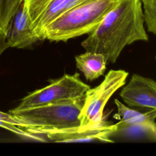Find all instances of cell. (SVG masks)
<instances>
[{
  "label": "cell",
  "mask_w": 156,
  "mask_h": 156,
  "mask_svg": "<svg viewBox=\"0 0 156 156\" xmlns=\"http://www.w3.org/2000/svg\"><path fill=\"white\" fill-rule=\"evenodd\" d=\"M144 24L141 0H116L81 46L86 51L102 54L107 63H115L126 46L149 40Z\"/></svg>",
  "instance_id": "1"
},
{
  "label": "cell",
  "mask_w": 156,
  "mask_h": 156,
  "mask_svg": "<svg viewBox=\"0 0 156 156\" xmlns=\"http://www.w3.org/2000/svg\"><path fill=\"white\" fill-rule=\"evenodd\" d=\"M116 0H93L64 12L44 29L41 40L67 41L96 29Z\"/></svg>",
  "instance_id": "2"
},
{
  "label": "cell",
  "mask_w": 156,
  "mask_h": 156,
  "mask_svg": "<svg viewBox=\"0 0 156 156\" xmlns=\"http://www.w3.org/2000/svg\"><path fill=\"white\" fill-rule=\"evenodd\" d=\"M83 101L84 96L74 99L58 101L29 108H13L9 112L23 120L27 125V128L70 129L80 126L79 115Z\"/></svg>",
  "instance_id": "3"
},
{
  "label": "cell",
  "mask_w": 156,
  "mask_h": 156,
  "mask_svg": "<svg viewBox=\"0 0 156 156\" xmlns=\"http://www.w3.org/2000/svg\"><path fill=\"white\" fill-rule=\"evenodd\" d=\"M128 75L129 73L122 69H111L99 85L90 87L87 91L79 115L80 126H92L102 122L106 104L112 96L125 85Z\"/></svg>",
  "instance_id": "4"
},
{
  "label": "cell",
  "mask_w": 156,
  "mask_h": 156,
  "mask_svg": "<svg viewBox=\"0 0 156 156\" xmlns=\"http://www.w3.org/2000/svg\"><path fill=\"white\" fill-rule=\"evenodd\" d=\"M90 87L83 82L79 73L65 74L49 85L35 90L23 98L15 110H22L54 102L74 99L84 96Z\"/></svg>",
  "instance_id": "5"
},
{
  "label": "cell",
  "mask_w": 156,
  "mask_h": 156,
  "mask_svg": "<svg viewBox=\"0 0 156 156\" xmlns=\"http://www.w3.org/2000/svg\"><path fill=\"white\" fill-rule=\"evenodd\" d=\"M26 131L40 135L47 140L55 143H77L98 141L113 143L110 136L118 131L116 124H112L104 121L88 127H77L65 129H44L38 128L24 129Z\"/></svg>",
  "instance_id": "6"
},
{
  "label": "cell",
  "mask_w": 156,
  "mask_h": 156,
  "mask_svg": "<svg viewBox=\"0 0 156 156\" xmlns=\"http://www.w3.org/2000/svg\"><path fill=\"white\" fill-rule=\"evenodd\" d=\"M93 0H24L30 27L41 40L45 27L68 10Z\"/></svg>",
  "instance_id": "7"
},
{
  "label": "cell",
  "mask_w": 156,
  "mask_h": 156,
  "mask_svg": "<svg viewBox=\"0 0 156 156\" xmlns=\"http://www.w3.org/2000/svg\"><path fill=\"white\" fill-rule=\"evenodd\" d=\"M119 95L130 107L142 110H156V82L151 78L133 74Z\"/></svg>",
  "instance_id": "8"
},
{
  "label": "cell",
  "mask_w": 156,
  "mask_h": 156,
  "mask_svg": "<svg viewBox=\"0 0 156 156\" xmlns=\"http://www.w3.org/2000/svg\"><path fill=\"white\" fill-rule=\"evenodd\" d=\"M5 40L9 48L20 49L29 48L40 40L30 27V20L24 2L10 21Z\"/></svg>",
  "instance_id": "9"
},
{
  "label": "cell",
  "mask_w": 156,
  "mask_h": 156,
  "mask_svg": "<svg viewBox=\"0 0 156 156\" xmlns=\"http://www.w3.org/2000/svg\"><path fill=\"white\" fill-rule=\"evenodd\" d=\"M114 102L118 115L121 118L120 121L116 123L118 131L129 126H141L156 130V110L144 111L133 108L126 105L117 99Z\"/></svg>",
  "instance_id": "10"
},
{
  "label": "cell",
  "mask_w": 156,
  "mask_h": 156,
  "mask_svg": "<svg viewBox=\"0 0 156 156\" xmlns=\"http://www.w3.org/2000/svg\"><path fill=\"white\" fill-rule=\"evenodd\" d=\"M75 61L77 68L88 81H93L102 76L107 64L102 54L86 51L85 52L76 55Z\"/></svg>",
  "instance_id": "11"
},
{
  "label": "cell",
  "mask_w": 156,
  "mask_h": 156,
  "mask_svg": "<svg viewBox=\"0 0 156 156\" xmlns=\"http://www.w3.org/2000/svg\"><path fill=\"white\" fill-rule=\"evenodd\" d=\"M24 0H0V56L9 46L5 37L10 21Z\"/></svg>",
  "instance_id": "12"
},
{
  "label": "cell",
  "mask_w": 156,
  "mask_h": 156,
  "mask_svg": "<svg viewBox=\"0 0 156 156\" xmlns=\"http://www.w3.org/2000/svg\"><path fill=\"white\" fill-rule=\"evenodd\" d=\"M148 32L156 35V0H141Z\"/></svg>",
  "instance_id": "13"
},
{
  "label": "cell",
  "mask_w": 156,
  "mask_h": 156,
  "mask_svg": "<svg viewBox=\"0 0 156 156\" xmlns=\"http://www.w3.org/2000/svg\"><path fill=\"white\" fill-rule=\"evenodd\" d=\"M0 121L11 124L22 129H26L27 127V125L23 120L11 115L10 113L9 114L0 112Z\"/></svg>",
  "instance_id": "14"
},
{
  "label": "cell",
  "mask_w": 156,
  "mask_h": 156,
  "mask_svg": "<svg viewBox=\"0 0 156 156\" xmlns=\"http://www.w3.org/2000/svg\"><path fill=\"white\" fill-rule=\"evenodd\" d=\"M155 60H156V55H155Z\"/></svg>",
  "instance_id": "15"
}]
</instances>
